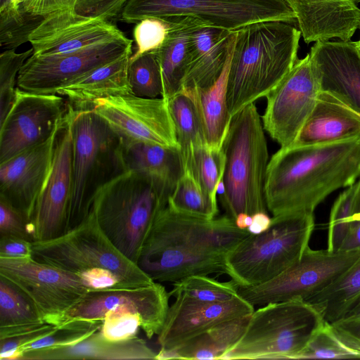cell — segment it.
<instances>
[{"label":"cell","mask_w":360,"mask_h":360,"mask_svg":"<svg viewBox=\"0 0 360 360\" xmlns=\"http://www.w3.org/2000/svg\"><path fill=\"white\" fill-rule=\"evenodd\" d=\"M250 233L227 214L207 219L167 205L155 217L136 264L158 282L226 274V253Z\"/></svg>","instance_id":"1"},{"label":"cell","mask_w":360,"mask_h":360,"mask_svg":"<svg viewBox=\"0 0 360 360\" xmlns=\"http://www.w3.org/2000/svg\"><path fill=\"white\" fill-rule=\"evenodd\" d=\"M360 176V136L319 145L281 148L269 160L264 186L273 217L312 212L331 193Z\"/></svg>","instance_id":"2"},{"label":"cell","mask_w":360,"mask_h":360,"mask_svg":"<svg viewBox=\"0 0 360 360\" xmlns=\"http://www.w3.org/2000/svg\"><path fill=\"white\" fill-rule=\"evenodd\" d=\"M227 105L233 117L265 97L290 72L297 58L301 32L293 22L266 20L234 31Z\"/></svg>","instance_id":"3"},{"label":"cell","mask_w":360,"mask_h":360,"mask_svg":"<svg viewBox=\"0 0 360 360\" xmlns=\"http://www.w3.org/2000/svg\"><path fill=\"white\" fill-rule=\"evenodd\" d=\"M169 194L151 179L125 170L96 191L91 207L110 242L136 264L144 241Z\"/></svg>","instance_id":"4"},{"label":"cell","mask_w":360,"mask_h":360,"mask_svg":"<svg viewBox=\"0 0 360 360\" xmlns=\"http://www.w3.org/2000/svg\"><path fill=\"white\" fill-rule=\"evenodd\" d=\"M264 130L252 103L231 117L223 141L226 163L219 195L234 220L240 213H267L264 186L269 160Z\"/></svg>","instance_id":"5"},{"label":"cell","mask_w":360,"mask_h":360,"mask_svg":"<svg viewBox=\"0 0 360 360\" xmlns=\"http://www.w3.org/2000/svg\"><path fill=\"white\" fill-rule=\"evenodd\" d=\"M270 227L250 233L226 253V274L238 287L264 283L298 262L315 226L314 213L294 212L273 217Z\"/></svg>","instance_id":"6"},{"label":"cell","mask_w":360,"mask_h":360,"mask_svg":"<svg viewBox=\"0 0 360 360\" xmlns=\"http://www.w3.org/2000/svg\"><path fill=\"white\" fill-rule=\"evenodd\" d=\"M325 323L321 313L302 299L260 306L240 339L221 359H297Z\"/></svg>","instance_id":"7"},{"label":"cell","mask_w":360,"mask_h":360,"mask_svg":"<svg viewBox=\"0 0 360 360\" xmlns=\"http://www.w3.org/2000/svg\"><path fill=\"white\" fill-rule=\"evenodd\" d=\"M72 133V191L68 231L89 216L98 189L124 171L120 137L93 109L74 110Z\"/></svg>","instance_id":"8"},{"label":"cell","mask_w":360,"mask_h":360,"mask_svg":"<svg viewBox=\"0 0 360 360\" xmlns=\"http://www.w3.org/2000/svg\"><path fill=\"white\" fill-rule=\"evenodd\" d=\"M32 258L77 274L94 268L110 270L117 277L119 288H140L155 282L115 248L99 226L92 211L81 224L63 236L32 243Z\"/></svg>","instance_id":"9"},{"label":"cell","mask_w":360,"mask_h":360,"mask_svg":"<svg viewBox=\"0 0 360 360\" xmlns=\"http://www.w3.org/2000/svg\"><path fill=\"white\" fill-rule=\"evenodd\" d=\"M169 17L195 18L231 32L260 21L296 20L284 0H129L121 13L128 23Z\"/></svg>","instance_id":"10"},{"label":"cell","mask_w":360,"mask_h":360,"mask_svg":"<svg viewBox=\"0 0 360 360\" xmlns=\"http://www.w3.org/2000/svg\"><path fill=\"white\" fill-rule=\"evenodd\" d=\"M360 257V250L330 252L309 247L300 259L276 277L257 285L238 287L253 307L293 299L307 300L340 277Z\"/></svg>","instance_id":"11"},{"label":"cell","mask_w":360,"mask_h":360,"mask_svg":"<svg viewBox=\"0 0 360 360\" xmlns=\"http://www.w3.org/2000/svg\"><path fill=\"white\" fill-rule=\"evenodd\" d=\"M321 87L309 53L295 65L265 97L266 105L261 117L264 129L281 148L297 141L311 114Z\"/></svg>","instance_id":"12"},{"label":"cell","mask_w":360,"mask_h":360,"mask_svg":"<svg viewBox=\"0 0 360 360\" xmlns=\"http://www.w3.org/2000/svg\"><path fill=\"white\" fill-rule=\"evenodd\" d=\"M70 108L60 95L18 87L9 112L0 122V163L47 141L63 124Z\"/></svg>","instance_id":"13"},{"label":"cell","mask_w":360,"mask_h":360,"mask_svg":"<svg viewBox=\"0 0 360 360\" xmlns=\"http://www.w3.org/2000/svg\"><path fill=\"white\" fill-rule=\"evenodd\" d=\"M93 110L120 138L180 148L168 101L132 94L94 103Z\"/></svg>","instance_id":"14"},{"label":"cell","mask_w":360,"mask_h":360,"mask_svg":"<svg viewBox=\"0 0 360 360\" xmlns=\"http://www.w3.org/2000/svg\"><path fill=\"white\" fill-rule=\"evenodd\" d=\"M0 276L11 281L33 300L44 322L55 325L60 316L90 288L77 274L30 259L0 257Z\"/></svg>","instance_id":"15"},{"label":"cell","mask_w":360,"mask_h":360,"mask_svg":"<svg viewBox=\"0 0 360 360\" xmlns=\"http://www.w3.org/2000/svg\"><path fill=\"white\" fill-rule=\"evenodd\" d=\"M125 35L79 51L53 56L32 55L18 77V87L37 94H56L58 88L84 74L131 53Z\"/></svg>","instance_id":"16"},{"label":"cell","mask_w":360,"mask_h":360,"mask_svg":"<svg viewBox=\"0 0 360 360\" xmlns=\"http://www.w3.org/2000/svg\"><path fill=\"white\" fill-rule=\"evenodd\" d=\"M70 108L56 139L51 165L38 197L32 224L35 242L63 236L68 229L72 191V133Z\"/></svg>","instance_id":"17"},{"label":"cell","mask_w":360,"mask_h":360,"mask_svg":"<svg viewBox=\"0 0 360 360\" xmlns=\"http://www.w3.org/2000/svg\"><path fill=\"white\" fill-rule=\"evenodd\" d=\"M124 36L109 20L62 10L45 16L29 37L32 55L53 56Z\"/></svg>","instance_id":"18"},{"label":"cell","mask_w":360,"mask_h":360,"mask_svg":"<svg viewBox=\"0 0 360 360\" xmlns=\"http://www.w3.org/2000/svg\"><path fill=\"white\" fill-rule=\"evenodd\" d=\"M158 335L160 349H174L187 340L226 321L251 314L255 307L240 295L225 302H205L174 297Z\"/></svg>","instance_id":"19"},{"label":"cell","mask_w":360,"mask_h":360,"mask_svg":"<svg viewBox=\"0 0 360 360\" xmlns=\"http://www.w3.org/2000/svg\"><path fill=\"white\" fill-rule=\"evenodd\" d=\"M59 129L47 141L0 163V198L30 222L49 172Z\"/></svg>","instance_id":"20"},{"label":"cell","mask_w":360,"mask_h":360,"mask_svg":"<svg viewBox=\"0 0 360 360\" xmlns=\"http://www.w3.org/2000/svg\"><path fill=\"white\" fill-rule=\"evenodd\" d=\"M309 53L321 91L360 117V54L356 41H319Z\"/></svg>","instance_id":"21"},{"label":"cell","mask_w":360,"mask_h":360,"mask_svg":"<svg viewBox=\"0 0 360 360\" xmlns=\"http://www.w3.org/2000/svg\"><path fill=\"white\" fill-rule=\"evenodd\" d=\"M295 15L306 44L349 41L360 28V0H284Z\"/></svg>","instance_id":"22"},{"label":"cell","mask_w":360,"mask_h":360,"mask_svg":"<svg viewBox=\"0 0 360 360\" xmlns=\"http://www.w3.org/2000/svg\"><path fill=\"white\" fill-rule=\"evenodd\" d=\"M234 37V32L200 20L191 34L188 64L180 91L205 89L213 85L230 58Z\"/></svg>","instance_id":"23"},{"label":"cell","mask_w":360,"mask_h":360,"mask_svg":"<svg viewBox=\"0 0 360 360\" xmlns=\"http://www.w3.org/2000/svg\"><path fill=\"white\" fill-rule=\"evenodd\" d=\"M132 53L96 68L65 84L56 94L77 111L91 110L94 103L110 96L131 94L128 66Z\"/></svg>","instance_id":"24"},{"label":"cell","mask_w":360,"mask_h":360,"mask_svg":"<svg viewBox=\"0 0 360 360\" xmlns=\"http://www.w3.org/2000/svg\"><path fill=\"white\" fill-rule=\"evenodd\" d=\"M359 136L360 117L334 96L321 91L294 144H326Z\"/></svg>","instance_id":"25"},{"label":"cell","mask_w":360,"mask_h":360,"mask_svg":"<svg viewBox=\"0 0 360 360\" xmlns=\"http://www.w3.org/2000/svg\"><path fill=\"white\" fill-rule=\"evenodd\" d=\"M120 139L124 170L148 177L170 195L184 172L180 148Z\"/></svg>","instance_id":"26"},{"label":"cell","mask_w":360,"mask_h":360,"mask_svg":"<svg viewBox=\"0 0 360 360\" xmlns=\"http://www.w3.org/2000/svg\"><path fill=\"white\" fill-rule=\"evenodd\" d=\"M168 35L156 51L160 65L163 93L162 98L169 101L180 91L189 59L190 37L200 20L192 17H169Z\"/></svg>","instance_id":"27"},{"label":"cell","mask_w":360,"mask_h":360,"mask_svg":"<svg viewBox=\"0 0 360 360\" xmlns=\"http://www.w3.org/2000/svg\"><path fill=\"white\" fill-rule=\"evenodd\" d=\"M230 58L231 56L219 78L209 88L180 91L188 94L193 100L203 125L207 144L217 148L222 147L231 119L227 105Z\"/></svg>","instance_id":"28"},{"label":"cell","mask_w":360,"mask_h":360,"mask_svg":"<svg viewBox=\"0 0 360 360\" xmlns=\"http://www.w3.org/2000/svg\"><path fill=\"white\" fill-rule=\"evenodd\" d=\"M251 314L220 323L168 350L173 352L175 359H221L240 339Z\"/></svg>","instance_id":"29"},{"label":"cell","mask_w":360,"mask_h":360,"mask_svg":"<svg viewBox=\"0 0 360 360\" xmlns=\"http://www.w3.org/2000/svg\"><path fill=\"white\" fill-rule=\"evenodd\" d=\"M305 301L330 324L345 318L360 301V257L335 282Z\"/></svg>","instance_id":"30"},{"label":"cell","mask_w":360,"mask_h":360,"mask_svg":"<svg viewBox=\"0 0 360 360\" xmlns=\"http://www.w3.org/2000/svg\"><path fill=\"white\" fill-rule=\"evenodd\" d=\"M168 101L174 123L184 170L195 150L207 144L202 123L192 98L179 91Z\"/></svg>","instance_id":"31"},{"label":"cell","mask_w":360,"mask_h":360,"mask_svg":"<svg viewBox=\"0 0 360 360\" xmlns=\"http://www.w3.org/2000/svg\"><path fill=\"white\" fill-rule=\"evenodd\" d=\"M44 322L37 307L18 285L0 276V328H13Z\"/></svg>","instance_id":"32"},{"label":"cell","mask_w":360,"mask_h":360,"mask_svg":"<svg viewBox=\"0 0 360 360\" xmlns=\"http://www.w3.org/2000/svg\"><path fill=\"white\" fill-rule=\"evenodd\" d=\"M226 157L222 148L205 145L195 150L187 167L212 205L218 208L217 194L222 181Z\"/></svg>","instance_id":"33"},{"label":"cell","mask_w":360,"mask_h":360,"mask_svg":"<svg viewBox=\"0 0 360 360\" xmlns=\"http://www.w3.org/2000/svg\"><path fill=\"white\" fill-rule=\"evenodd\" d=\"M167 205L177 212L207 219L217 217L219 213L188 169L184 170Z\"/></svg>","instance_id":"34"},{"label":"cell","mask_w":360,"mask_h":360,"mask_svg":"<svg viewBox=\"0 0 360 360\" xmlns=\"http://www.w3.org/2000/svg\"><path fill=\"white\" fill-rule=\"evenodd\" d=\"M359 222L355 183L340 194L331 208L327 238V250L338 252L352 228Z\"/></svg>","instance_id":"35"},{"label":"cell","mask_w":360,"mask_h":360,"mask_svg":"<svg viewBox=\"0 0 360 360\" xmlns=\"http://www.w3.org/2000/svg\"><path fill=\"white\" fill-rule=\"evenodd\" d=\"M128 80L132 94L143 98L162 96V78L156 51L129 58Z\"/></svg>","instance_id":"36"},{"label":"cell","mask_w":360,"mask_h":360,"mask_svg":"<svg viewBox=\"0 0 360 360\" xmlns=\"http://www.w3.org/2000/svg\"><path fill=\"white\" fill-rule=\"evenodd\" d=\"M170 297L184 295L205 302H225L238 296V285L232 281L220 282L207 275L187 276L174 283Z\"/></svg>","instance_id":"37"},{"label":"cell","mask_w":360,"mask_h":360,"mask_svg":"<svg viewBox=\"0 0 360 360\" xmlns=\"http://www.w3.org/2000/svg\"><path fill=\"white\" fill-rule=\"evenodd\" d=\"M43 17L25 11L12 4L0 8V44L6 49H15L29 41V37Z\"/></svg>","instance_id":"38"},{"label":"cell","mask_w":360,"mask_h":360,"mask_svg":"<svg viewBox=\"0 0 360 360\" xmlns=\"http://www.w3.org/2000/svg\"><path fill=\"white\" fill-rule=\"evenodd\" d=\"M349 358H360V351L347 345L326 321L297 359Z\"/></svg>","instance_id":"39"},{"label":"cell","mask_w":360,"mask_h":360,"mask_svg":"<svg viewBox=\"0 0 360 360\" xmlns=\"http://www.w3.org/2000/svg\"><path fill=\"white\" fill-rule=\"evenodd\" d=\"M102 324L103 321H73L57 326L49 334L21 348L20 356L29 351L76 344L99 330Z\"/></svg>","instance_id":"40"},{"label":"cell","mask_w":360,"mask_h":360,"mask_svg":"<svg viewBox=\"0 0 360 360\" xmlns=\"http://www.w3.org/2000/svg\"><path fill=\"white\" fill-rule=\"evenodd\" d=\"M15 50L6 49L0 54V122L14 102L20 70L33 53L32 48L22 53Z\"/></svg>","instance_id":"41"},{"label":"cell","mask_w":360,"mask_h":360,"mask_svg":"<svg viewBox=\"0 0 360 360\" xmlns=\"http://www.w3.org/2000/svg\"><path fill=\"white\" fill-rule=\"evenodd\" d=\"M57 326L42 323L13 328H0V359L19 360L20 349L51 333Z\"/></svg>","instance_id":"42"},{"label":"cell","mask_w":360,"mask_h":360,"mask_svg":"<svg viewBox=\"0 0 360 360\" xmlns=\"http://www.w3.org/2000/svg\"><path fill=\"white\" fill-rule=\"evenodd\" d=\"M169 27L170 23L167 18H147L136 23L133 36L136 51L131 56L137 57L158 50L168 35Z\"/></svg>","instance_id":"43"},{"label":"cell","mask_w":360,"mask_h":360,"mask_svg":"<svg viewBox=\"0 0 360 360\" xmlns=\"http://www.w3.org/2000/svg\"><path fill=\"white\" fill-rule=\"evenodd\" d=\"M12 236L35 242L34 229L20 212L0 198V236Z\"/></svg>","instance_id":"44"},{"label":"cell","mask_w":360,"mask_h":360,"mask_svg":"<svg viewBox=\"0 0 360 360\" xmlns=\"http://www.w3.org/2000/svg\"><path fill=\"white\" fill-rule=\"evenodd\" d=\"M129 0H77L75 11L79 15L109 20L117 16Z\"/></svg>","instance_id":"45"},{"label":"cell","mask_w":360,"mask_h":360,"mask_svg":"<svg viewBox=\"0 0 360 360\" xmlns=\"http://www.w3.org/2000/svg\"><path fill=\"white\" fill-rule=\"evenodd\" d=\"M0 257L23 260L32 259V243L15 236H1Z\"/></svg>","instance_id":"46"},{"label":"cell","mask_w":360,"mask_h":360,"mask_svg":"<svg viewBox=\"0 0 360 360\" xmlns=\"http://www.w3.org/2000/svg\"><path fill=\"white\" fill-rule=\"evenodd\" d=\"M77 0H25L20 6L26 12L44 18L62 10H75Z\"/></svg>","instance_id":"47"},{"label":"cell","mask_w":360,"mask_h":360,"mask_svg":"<svg viewBox=\"0 0 360 360\" xmlns=\"http://www.w3.org/2000/svg\"><path fill=\"white\" fill-rule=\"evenodd\" d=\"M82 282L91 290L119 288V280L111 271L94 268L78 274Z\"/></svg>","instance_id":"48"},{"label":"cell","mask_w":360,"mask_h":360,"mask_svg":"<svg viewBox=\"0 0 360 360\" xmlns=\"http://www.w3.org/2000/svg\"><path fill=\"white\" fill-rule=\"evenodd\" d=\"M331 325L341 339L360 351V318L347 317Z\"/></svg>","instance_id":"49"},{"label":"cell","mask_w":360,"mask_h":360,"mask_svg":"<svg viewBox=\"0 0 360 360\" xmlns=\"http://www.w3.org/2000/svg\"><path fill=\"white\" fill-rule=\"evenodd\" d=\"M252 217V222L248 230L252 234H259L266 231L271 224L272 219L266 212L255 213Z\"/></svg>","instance_id":"50"},{"label":"cell","mask_w":360,"mask_h":360,"mask_svg":"<svg viewBox=\"0 0 360 360\" xmlns=\"http://www.w3.org/2000/svg\"><path fill=\"white\" fill-rule=\"evenodd\" d=\"M360 250V221L351 230L340 250L350 251Z\"/></svg>","instance_id":"51"},{"label":"cell","mask_w":360,"mask_h":360,"mask_svg":"<svg viewBox=\"0 0 360 360\" xmlns=\"http://www.w3.org/2000/svg\"><path fill=\"white\" fill-rule=\"evenodd\" d=\"M252 222V215L246 213L238 214L236 219L235 223L236 226L241 229H248Z\"/></svg>","instance_id":"52"},{"label":"cell","mask_w":360,"mask_h":360,"mask_svg":"<svg viewBox=\"0 0 360 360\" xmlns=\"http://www.w3.org/2000/svg\"><path fill=\"white\" fill-rule=\"evenodd\" d=\"M355 195H356V204H357V209H358V214H359V222L360 221V176H359V181L357 182H355Z\"/></svg>","instance_id":"53"},{"label":"cell","mask_w":360,"mask_h":360,"mask_svg":"<svg viewBox=\"0 0 360 360\" xmlns=\"http://www.w3.org/2000/svg\"><path fill=\"white\" fill-rule=\"evenodd\" d=\"M347 317L360 318V301L345 318Z\"/></svg>","instance_id":"54"},{"label":"cell","mask_w":360,"mask_h":360,"mask_svg":"<svg viewBox=\"0 0 360 360\" xmlns=\"http://www.w3.org/2000/svg\"><path fill=\"white\" fill-rule=\"evenodd\" d=\"M11 0H0V8L11 4Z\"/></svg>","instance_id":"55"},{"label":"cell","mask_w":360,"mask_h":360,"mask_svg":"<svg viewBox=\"0 0 360 360\" xmlns=\"http://www.w3.org/2000/svg\"><path fill=\"white\" fill-rule=\"evenodd\" d=\"M25 0H11V4L15 6L18 7Z\"/></svg>","instance_id":"56"},{"label":"cell","mask_w":360,"mask_h":360,"mask_svg":"<svg viewBox=\"0 0 360 360\" xmlns=\"http://www.w3.org/2000/svg\"><path fill=\"white\" fill-rule=\"evenodd\" d=\"M356 46H357V49H358V51L359 52V54H360V39L359 41H356Z\"/></svg>","instance_id":"57"},{"label":"cell","mask_w":360,"mask_h":360,"mask_svg":"<svg viewBox=\"0 0 360 360\" xmlns=\"http://www.w3.org/2000/svg\"><path fill=\"white\" fill-rule=\"evenodd\" d=\"M360 29V28H359Z\"/></svg>","instance_id":"58"}]
</instances>
